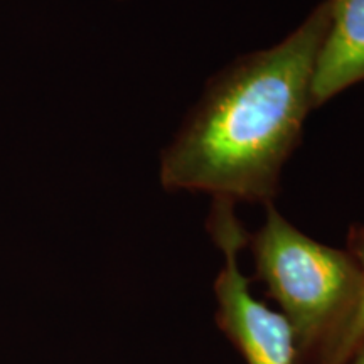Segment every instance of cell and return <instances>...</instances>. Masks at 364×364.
<instances>
[{
    "instance_id": "cell-1",
    "label": "cell",
    "mask_w": 364,
    "mask_h": 364,
    "mask_svg": "<svg viewBox=\"0 0 364 364\" xmlns=\"http://www.w3.org/2000/svg\"><path fill=\"white\" fill-rule=\"evenodd\" d=\"M329 12L322 0L279 44L236 59L209 81L164 152L169 191L272 204L314 105Z\"/></svg>"
},
{
    "instance_id": "cell-2",
    "label": "cell",
    "mask_w": 364,
    "mask_h": 364,
    "mask_svg": "<svg viewBox=\"0 0 364 364\" xmlns=\"http://www.w3.org/2000/svg\"><path fill=\"white\" fill-rule=\"evenodd\" d=\"M248 245L255 277L292 327L297 364H321L356 311L361 273L346 250L304 235L273 208Z\"/></svg>"
},
{
    "instance_id": "cell-3",
    "label": "cell",
    "mask_w": 364,
    "mask_h": 364,
    "mask_svg": "<svg viewBox=\"0 0 364 364\" xmlns=\"http://www.w3.org/2000/svg\"><path fill=\"white\" fill-rule=\"evenodd\" d=\"M208 231L225 257L215 282L218 327L247 364H297L292 327L280 312L255 299L241 273L240 253L248 247L250 235L236 218L235 203L213 199Z\"/></svg>"
},
{
    "instance_id": "cell-4",
    "label": "cell",
    "mask_w": 364,
    "mask_h": 364,
    "mask_svg": "<svg viewBox=\"0 0 364 364\" xmlns=\"http://www.w3.org/2000/svg\"><path fill=\"white\" fill-rule=\"evenodd\" d=\"M326 2L329 22L314 75L316 107L364 81V0Z\"/></svg>"
},
{
    "instance_id": "cell-5",
    "label": "cell",
    "mask_w": 364,
    "mask_h": 364,
    "mask_svg": "<svg viewBox=\"0 0 364 364\" xmlns=\"http://www.w3.org/2000/svg\"><path fill=\"white\" fill-rule=\"evenodd\" d=\"M346 252L351 255L359 268V273H361V294H359L356 311H354L351 321L346 326L343 334L339 336L321 364H344L349 354L353 353L354 346L364 334V225L351 228L348 235V250Z\"/></svg>"
},
{
    "instance_id": "cell-6",
    "label": "cell",
    "mask_w": 364,
    "mask_h": 364,
    "mask_svg": "<svg viewBox=\"0 0 364 364\" xmlns=\"http://www.w3.org/2000/svg\"><path fill=\"white\" fill-rule=\"evenodd\" d=\"M344 364H364V334L358 341V344L354 346L353 353L349 354V358L346 359Z\"/></svg>"
}]
</instances>
